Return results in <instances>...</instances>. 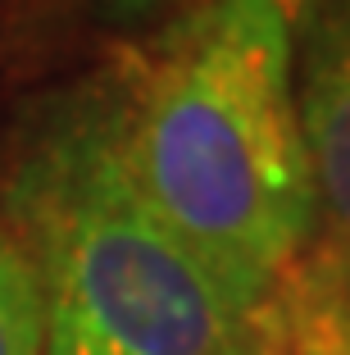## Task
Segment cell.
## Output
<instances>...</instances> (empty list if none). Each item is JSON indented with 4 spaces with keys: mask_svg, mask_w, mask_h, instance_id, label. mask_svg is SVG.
I'll use <instances>...</instances> for the list:
<instances>
[{
    "mask_svg": "<svg viewBox=\"0 0 350 355\" xmlns=\"http://www.w3.org/2000/svg\"><path fill=\"white\" fill-rule=\"evenodd\" d=\"M291 32L273 0H205L100 78L137 196L250 314L319 237Z\"/></svg>",
    "mask_w": 350,
    "mask_h": 355,
    "instance_id": "obj_1",
    "label": "cell"
},
{
    "mask_svg": "<svg viewBox=\"0 0 350 355\" xmlns=\"http://www.w3.org/2000/svg\"><path fill=\"white\" fill-rule=\"evenodd\" d=\"M296 114L323 232L350 251V0H319L300 23Z\"/></svg>",
    "mask_w": 350,
    "mask_h": 355,
    "instance_id": "obj_3",
    "label": "cell"
},
{
    "mask_svg": "<svg viewBox=\"0 0 350 355\" xmlns=\"http://www.w3.org/2000/svg\"><path fill=\"white\" fill-rule=\"evenodd\" d=\"M273 5H278V14L291 23V28H300V23L314 14V5H319V0H273Z\"/></svg>",
    "mask_w": 350,
    "mask_h": 355,
    "instance_id": "obj_7",
    "label": "cell"
},
{
    "mask_svg": "<svg viewBox=\"0 0 350 355\" xmlns=\"http://www.w3.org/2000/svg\"><path fill=\"white\" fill-rule=\"evenodd\" d=\"M0 355H42V287L23 246L0 228Z\"/></svg>",
    "mask_w": 350,
    "mask_h": 355,
    "instance_id": "obj_5",
    "label": "cell"
},
{
    "mask_svg": "<svg viewBox=\"0 0 350 355\" xmlns=\"http://www.w3.org/2000/svg\"><path fill=\"white\" fill-rule=\"evenodd\" d=\"M0 228L42 287V355H273L255 314L137 196L100 83L32 123Z\"/></svg>",
    "mask_w": 350,
    "mask_h": 355,
    "instance_id": "obj_2",
    "label": "cell"
},
{
    "mask_svg": "<svg viewBox=\"0 0 350 355\" xmlns=\"http://www.w3.org/2000/svg\"><path fill=\"white\" fill-rule=\"evenodd\" d=\"M273 355H350V251L314 237L255 310Z\"/></svg>",
    "mask_w": 350,
    "mask_h": 355,
    "instance_id": "obj_4",
    "label": "cell"
},
{
    "mask_svg": "<svg viewBox=\"0 0 350 355\" xmlns=\"http://www.w3.org/2000/svg\"><path fill=\"white\" fill-rule=\"evenodd\" d=\"M168 0H91V10L100 14L114 28H132V23H146L150 14H159Z\"/></svg>",
    "mask_w": 350,
    "mask_h": 355,
    "instance_id": "obj_6",
    "label": "cell"
}]
</instances>
